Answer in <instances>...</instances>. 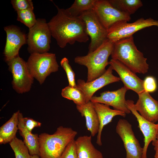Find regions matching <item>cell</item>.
<instances>
[{
    "label": "cell",
    "instance_id": "14",
    "mask_svg": "<svg viewBox=\"0 0 158 158\" xmlns=\"http://www.w3.org/2000/svg\"><path fill=\"white\" fill-rule=\"evenodd\" d=\"M126 105L131 112L136 118L138 127L144 136V146L143 147L142 158H147V153L150 143L156 140L158 131V122L155 124L151 122L141 116L136 109L134 102L126 100Z\"/></svg>",
    "mask_w": 158,
    "mask_h": 158
},
{
    "label": "cell",
    "instance_id": "20",
    "mask_svg": "<svg viewBox=\"0 0 158 158\" xmlns=\"http://www.w3.org/2000/svg\"><path fill=\"white\" fill-rule=\"evenodd\" d=\"M92 136H80L75 140L78 158H103L102 153L92 144Z\"/></svg>",
    "mask_w": 158,
    "mask_h": 158
},
{
    "label": "cell",
    "instance_id": "10",
    "mask_svg": "<svg viewBox=\"0 0 158 158\" xmlns=\"http://www.w3.org/2000/svg\"><path fill=\"white\" fill-rule=\"evenodd\" d=\"M92 9L107 31L114 25L129 22L131 18L130 16L115 8L107 0H96Z\"/></svg>",
    "mask_w": 158,
    "mask_h": 158
},
{
    "label": "cell",
    "instance_id": "27",
    "mask_svg": "<svg viewBox=\"0 0 158 158\" xmlns=\"http://www.w3.org/2000/svg\"><path fill=\"white\" fill-rule=\"evenodd\" d=\"M17 20L23 23L29 29L36 23L37 19L33 9H28L17 12Z\"/></svg>",
    "mask_w": 158,
    "mask_h": 158
},
{
    "label": "cell",
    "instance_id": "22",
    "mask_svg": "<svg viewBox=\"0 0 158 158\" xmlns=\"http://www.w3.org/2000/svg\"><path fill=\"white\" fill-rule=\"evenodd\" d=\"M19 112L18 110L14 113L10 119L0 127V144L9 143L16 137Z\"/></svg>",
    "mask_w": 158,
    "mask_h": 158
},
{
    "label": "cell",
    "instance_id": "30",
    "mask_svg": "<svg viewBox=\"0 0 158 158\" xmlns=\"http://www.w3.org/2000/svg\"><path fill=\"white\" fill-rule=\"evenodd\" d=\"M60 158H78L75 139L67 145Z\"/></svg>",
    "mask_w": 158,
    "mask_h": 158
},
{
    "label": "cell",
    "instance_id": "13",
    "mask_svg": "<svg viewBox=\"0 0 158 158\" xmlns=\"http://www.w3.org/2000/svg\"><path fill=\"white\" fill-rule=\"evenodd\" d=\"M113 69L111 66L101 76L90 82L79 79L77 86L83 92L85 97L86 103L90 101L94 94L98 90L109 84L119 81V77L113 74Z\"/></svg>",
    "mask_w": 158,
    "mask_h": 158
},
{
    "label": "cell",
    "instance_id": "9",
    "mask_svg": "<svg viewBox=\"0 0 158 158\" xmlns=\"http://www.w3.org/2000/svg\"><path fill=\"white\" fill-rule=\"evenodd\" d=\"M79 17L84 22L87 33L91 39L88 53L92 52L107 39L108 31L92 9L83 12Z\"/></svg>",
    "mask_w": 158,
    "mask_h": 158
},
{
    "label": "cell",
    "instance_id": "4",
    "mask_svg": "<svg viewBox=\"0 0 158 158\" xmlns=\"http://www.w3.org/2000/svg\"><path fill=\"white\" fill-rule=\"evenodd\" d=\"M114 43L108 39L94 51L84 56H78L74 59L75 63L87 67L86 82L92 81L102 75L106 71V67L109 64V56L111 55Z\"/></svg>",
    "mask_w": 158,
    "mask_h": 158
},
{
    "label": "cell",
    "instance_id": "26",
    "mask_svg": "<svg viewBox=\"0 0 158 158\" xmlns=\"http://www.w3.org/2000/svg\"><path fill=\"white\" fill-rule=\"evenodd\" d=\"M9 143L14 152L15 158H30L28 150L21 140L16 137Z\"/></svg>",
    "mask_w": 158,
    "mask_h": 158
},
{
    "label": "cell",
    "instance_id": "17",
    "mask_svg": "<svg viewBox=\"0 0 158 158\" xmlns=\"http://www.w3.org/2000/svg\"><path fill=\"white\" fill-rule=\"evenodd\" d=\"M138 95L135 104L136 109L146 120L155 123L158 121V101L145 91Z\"/></svg>",
    "mask_w": 158,
    "mask_h": 158
},
{
    "label": "cell",
    "instance_id": "32",
    "mask_svg": "<svg viewBox=\"0 0 158 158\" xmlns=\"http://www.w3.org/2000/svg\"><path fill=\"white\" fill-rule=\"evenodd\" d=\"M23 120L27 129L31 132L34 128L40 127L42 124L40 122L30 117H23Z\"/></svg>",
    "mask_w": 158,
    "mask_h": 158
},
{
    "label": "cell",
    "instance_id": "7",
    "mask_svg": "<svg viewBox=\"0 0 158 158\" xmlns=\"http://www.w3.org/2000/svg\"><path fill=\"white\" fill-rule=\"evenodd\" d=\"M7 63L8 70L12 75V84L13 89L20 94L29 91L33 83L34 78L27 62L18 56Z\"/></svg>",
    "mask_w": 158,
    "mask_h": 158
},
{
    "label": "cell",
    "instance_id": "28",
    "mask_svg": "<svg viewBox=\"0 0 158 158\" xmlns=\"http://www.w3.org/2000/svg\"><path fill=\"white\" fill-rule=\"evenodd\" d=\"M69 62L68 59L64 57L60 61L61 65L66 73L69 85L73 87H76L77 84L75 80V74Z\"/></svg>",
    "mask_w": 158,
    "mask_h": 158
},
{
    "label": "cell",
    "instance_id": "3",
    "mask_svg": "<svg viewBox=\"0 0 158 158\" xmlns=\"http://www.w3.org/2000/svg\"><path fill=\"white\" fill-rule=\"evenodd\" d=\"M77 131L62 126L57 128L52 134L42 133L39 135L41 158H60L68 144L74 139Z\"/></svg>",
    "mask_w": 158,
    "mask_h": 158
},
{
    "label": "cell",
    "instance_id": "33",
    "mask_svg": "<svg viewBox=\"0 0 158 158\" xmlns=\"http://www.w3.org/2000/svg\"><path fill=\"white\" fill-rule=\"evenodd\" d=\"M152 144L154 146V149L155 151V154L154 156V158L158 156V131L157 135L156 140L152 142Z\"/></svg>",
    "mask_w": 158,
    "mask_h": 158
},
{
    "label": "cell",
    "instance_id": "16",
    "mask_svg": "<svg viewBox=\"0 0 158 158\" xmlns=\"http://www.w3.org/2000/svg\"><path fill=\"white\" fill-rule=\"evenodd\" d=\"M128 90L124 86L116 90L105 91L101 93L99 96H92L90 101L93 103H99L111 106L114 109L129 114L131 112L127 107L125 99V95Z\"/></svg>",
    "mask_w": 158,
    "mask_h": 158
},
{
    "label": "cell",
    "instance_id": "35",
    "mask_svg": "<svg viewBox=\"0 0 158 158\" xmlns=\"http://www.w3.org/2000/svg\"><path fill=\"white\" fill-rule=\"evenodd\" d=\"M155 158H158V156L157 157H156Z\"/></svg>",
    "mask_w": 158,
    "mask_h": 158
},
{
    "label": "cell",
    "instance_id": "8",
    "mask_svg": "<svg viewBox=\"0 0 158 158\" xmlns=\"http://www.w3.org/2000/svg\"><path fill=\"white\" fill-rule=\"evenodd\" d=\"M152 26L158 27V20L150 18H140L134 22L123 21L117 23L108 31L107 38L113 43L133 36L135 32L144 28Z\"/></svg>",
    "mask_w": 158,
    "mask_h": 158
},
{
    "label": "cell",
    "instance_id": "18",
    "mask_svg": "<svg viewBox=\"0 0 158 158\" xmlns=\"http://www.w3.org/2000/svg\"><path fill=\"white\" fill-rule=\"evenodd\" d=\"M93 103L99 122V129L97 137L96 143L98 145L101 146V135L104 127L111 122L115 116L119 115L125 117L126 114L120 110L111 109L109 106L103 104Z\"/></svg>",
    "mask_w": 158,
    "mask_h": 158
},
{
    "label": "cell",
    "instance_id": "29",
    "mask_svg": "<svg viewBox=\"0 0 158 158\" xmlns=\"http://www.w3.org/2000/svg\"><path fill=\"white\" fill-rule=\"evenodd\" d=\"M11 3L16 12L28 9H34L33 3L31 0H12Z\"/></svg>",
    "mask_w": 158,
    "mask_h": 158
},
{
    "label": "cell",
    "instance_id": "31",
    "mask_svg": "<svg viewBox=\"0 0 158 158\" xmlns=\"http://www.w3.org/2000/svg\"><path fill=\"white\" fill-rule=\"evenodd\" d=\"M144 90L149 93L155 92L157 89V85L155 78L152 76L146 77L143 81Z\"/></svg>",
    "mask_w": 158,
    "mask_h": 158
},
{
    "label": "cell",
    "instance_id": "34",
    "mask_svg": "<svg viewBox=\"0 0 158 158\" xmlns=\"http://www.w3.org/2000/svg\"><path fill=\"white\" fill-rule=\"evenodd\" d=\"M40 156L37 155H30V158H40Z\"/></svg>",
    "mask_w": 158,
    "mask_h": 158
},
{
    "label": "cell",
    "instance_id": "15",
    "mask_svg": "<svg viewBox=\"0 0 158 158\" xmlns=\"http://www.w3.org/2000/svg\"><path fill=\"white\" fill-rule=\"evenodd\" d=\"M109 64L113 70L118 73L124 86L128 90H132L138 95L145 91L143 85L144 80L120 61L112 59L109 61Z\"/></svg>",
    "mask_w": 158,
    "mask_h": 158
},
{
    "label": "cell",
    "instance_id": "19",
    "mask_svg": "<svg viewBox=\"0 0 158 158\" xmlns=\"http://www.w3.org/2000/svg\"><path fill=\"white\" fill-rule=\"evenodd\" d=\"M76 109L82 116L85 117L86 126L92 136L97 134L99 129V122L93 103L90 101L81 105H76Z\"/></svg>",
    "mask_w": 158,
    "mask_h": 158
},
{
    "label": "cell",
    "instance_id": "25",
    "mask_svg": "<svg viewBox=\"0 0 158 158\" xmlns=\"http://www.w3.org/2000/svg\"><path fill=\"white\" fill-rule=\"evenodd\" d=\"M96 0H75L66 10L72 16L79 17L83 12L92 9Z\"/></svg>",
    "mask_w": 158,
    "mask_h": 158
},
{
    "label": "cell",
    "instance_id": "23",
    "mask_svg": "<svg viewBox=\"0 0 158 158\" xmlns=\"http://www.w3.org/2000/svg\"><path fill=\"white\" fill-rule=\"evenodd\" d=\"M110 3L120 11L129 15L135 13L143 6L140 0H109Z\"/></svg>",
    "mask_w": 158,
    "mask_h": 158
},
{
    "label": "cell",
    "instance_id": "5",
    "mask_svg": "<svg viewBox=\"0 0 158 158\" xmlns=\"http://www.w3.org/2000/svg\"><path fill=\"white\" fill-rule=\"evenodd\" d=\"M26 62L31 74L40 85L51 73L59 69L56 54L53 53L31 54Z\"/></svg>",
    "mask_w": 158,
    "mask_h": 158
},
{
    "label": "cell",
    "instance_id": "1",
    "mask_svg": "<svg viewBox=\"0 0 158 158\" xmlns=\"http://www.w3.org/2000/svg\"><path fill=\"white\" fill-rule=\"evenodd\" d=\"M55 5L57 13L48 24L51 36L56 39L58 46L63 48L68 43L72 45L76 42H87L89 38L84 21L80 17L72 16L66 9Z\"/></svg>",
    "mask_w": 158,
    "mask_h": 158
},
{
    "label": "cell",
    "instance_id": "24",
    "mask_svg": "<svg viewBox=\"0 0 158 158\" xmlns=\"http://www.w3.org/2000/svg\"><path fill=\"white\" fill-rule=\"evenodd\" d=\"M61 95L64 98L72 100L76 105H81L86 103L83 92L77 86L73 87L68 85L62 89Z\"/></svg>",
    "mask_w": 158,
    "mask_h": 158
},
{
    "label": "cell",
    "instance_id": "12",
    "mask_svg": "<svg viewBox=\"0 0 158 158\" xmlns=\"http://www.w3.org/2000/svg\"><path fill=\"white\" fill-rule=\"evenodd\" d=\"M4 29L6 34V40L4 54L7 63L19 56L20 49L27 43V37L19 28L15 25L7 26Z\"/></svg>",
    "mask_w": 158,
    "mask_h": 158
},
{
    "label": "cell",
    "instance_id": "11",
    "mask_svg": "<svg viewBox=\"0 0 158 158\" xmlns=\"http://www.w3.org/2000/svg\"><path fill=\"white\" fill-rule=\"evenodd\" d=\"M116 129L123 142L126 152V158H142L143 148L135 135L131 124L126 120L120 119Z\"/></svg>",
    "mask_w": 158,
    "mask_h": 158
},
{
    "label": "cell",
    "instance_id": "21",
    "mask_svg": "<svg viewBox=\"0 0 158 158\" xmlns=\"http://www.w3.org/2000/svg\"><path fill=\"white\" fill-rule=\"evenodd\" d=\"M18 117V128L19 133L23 138V142L28 148L30 155H37L40 156L39 135L33 133L27 129L23 121V115L20 111Z\"/></svg>",
    "mask_w": 158,
    "mask_h": 158
},
{
    "label": "cell",
    "instance_id": "2",
    "mask_svg": "<svg viewBox=\"0 0 158 158\" xmlns=\"http://www.w3.org/2000/svg\"><path fill=\"white\" fill-rule=\"evenodd\" d=\"M112 59L118 60L135 73L145 74L149 69L147 59L137 49L131 36L114 43Z\"/></svg>",
    "mask_w": 158,
    "mask_h": 158
},
{
    "label": "cell",
    "instance_id": "6",
    "mask_svg": "<svg viewBox=\"0 0 158 158\" xmlns=\"http://www.w3.org/2000/svg\"><path fill=\"white\" fill-rule=\"evenodd\" d=\"M51 36L48 23L44 19L38 18L29 29L27 37L28 49L30 54L47 52L50 49Z\"/></svg>",
    "mask_w": 158,
    "mask_h": 158
}]
</instances>
